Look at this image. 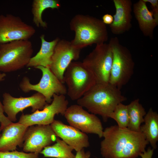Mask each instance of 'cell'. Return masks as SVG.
<instances>
[{
    "mask_svg": "<svg viewBox=\"0 0 158 158\" xmlns=\"http://www.w3.org/2000/svg\"><path fill=\"white\" fill-rule=\"evenodd\" d=\"M103 137L100 151L104 158H137L149 144L140 132L116 125L106 128Z\"/></svg>",
    "mask_w": 158,
    "mask_h": 158,
    "instance_id": "cell-1",
    "label": "cell"
},
{
    "mask_svg": "<svg viewBox=\"0 0 158 158\" xmlns=\"http://www.w3.org/2000/svg\"><path fill=\"white\" fill-rule=\"evenodd\" d=\"M126 100L117 87L109 83H97L77 102L92 114L101 116L106 122L116 106Z\"/></svg>",
    "mask_w": 158,
    "mask_h": 158,
    "instance_id": "cell-2",
    "label": "cell"
},
{
    "mask_svg": "<svg viewBox=\"0 0 158 158\" xmlns=\"http://www.w3.org/2000/svg\"><path fill=\"white\" fill-rule=\"evenodd\" d=\"M71 30L75 33L71 41L74 47L81 49L93 44L104 43L108 39L107 28L102 20L89 15L78 14L70 21Z\"/></svg>",
    "mask_w": 158,
    "mask_h": 158,
    "instance_id": "cell-3",
    "label": "cell"
},
{
    "mask_svg": "<svg viewBox=\"0 0 158 158\" xmlns=\"http://www.w3.org/2000/svg\"><path fill=\"white\" fill-rule=\"evenodd\" d=\"M109 43L113 56L109 83L120 89L133 75L134 62L130 51L121 44L117 37H111Z\"/></svg>",
    "mask_w": 158,
    "mask_h": 158,
    "instance_id": "cell-4",
    "label": "cell"
},
{
    "mask_svg": "<svg viewBox=\"0 0 158 158\" xmlns=\"http://www.w3.org/2000/svg\"><path fill=\"white\" fill-rule=\"evenodd\" d=\"M33 51L32 44L29 40L0 44V71L11 72L26 66Z\"/></svg>",
    "mask_w": 158,
    "mask_h": 158,
    "instance_id": "cell-5",
    "label": "cell"
},
{
    "mask_svg": "<svg viewBox=\"0 0 158 158\" xmlns=\"http://www.w3.org/2000/svg\"><path fill=\"white\" fill-rule=\"evenodd\" d=\"M67 86V94L72 100H77L97 83L92 72L80 61H72L64 75Z\"/></svg>",
    "mask_w": 158,
    "mask_h": 158,
    "instance_id": "cell-6",
    "label": "cell"
},
{
    "mask_svg": "<svg viewBox=\"0 0 158 158\" xmlns=\"http://www.w3.org/2000/svg\"><path fill=\"white\" fill-rule=\"evenodd\" d=\"M113 53L109 43L96 45L82 62L94 75L97 83H109Z\"/></svg>",
    "mask_w": 158,
    "mask_h": 158,
    "instance_id": "cell-7",
    "label": "cell"
},
{
    "mask_svg": "<svg viewBox=\"0 0 158 158\" xmlns=\"http://www.w3.org/2000/svg\"><path fill=\"white\" fill-rule=\"evenodd\" d=\"M40 70L42 75L39 82L36 84H31L29 79L24 77L19 84V87L23 92L27 93L35 91L42 95L47 103H51L54 95L67 94V89L61 82L52 72L49 67L39 66L35 68Z\"/></svg>",
    "mask_w": 158,
    "mask_h": 158,
    "instance_id": "cell-8",
    "label": "cell"
},
{
    "mask_svg": "<svg viewBox=\"0 0 158 158\" xmlns=\"http://www.w3.org/2000/svg\"><path fill=\"white\" fill-rule=\"evenodd\" d=\"M68 102L64 95H54L50 104H47L41 110L31 114H23L18 122L27 127L34 125H50L56 115H63L68 107Z\"/></svg>",
    "mask_w": 158,
    "mask_h": 158,
    "instance_id": "cell-9",
    "label": "cell"
},
{
    "mask_svg": "<svg viewBox=\"0 0 158 158\" xmlns=\"http://www.w3.org/2000/svg\"><path fill=\"white\" fill-rule=\"evenodd\" d=\"M70 125L85 133L94 134L103 137V128L100 119L95 115L74 104L68 107L63 115Z\"/></svg>",
    "mask_w": 158,
    "mask_h": 158,
    "instance_id": "cell-10",
    "label": "cell"
},
{
    "mask_svg": "<svg viewBox=\"0 0 158 158\" xmlns=\"http://www.w3.org/2000/svg\"><path fill=\"white\" fill-rule=\"evenodd\" d=\"M35 28L19 17L11 14L0 15V44L29 40L35 33Z\"/></svg>",
    "mask_w": 158,
    "mask_h": 158,
    "instance_id": "cell-11",
    "label": "cell"
},
{
    "mask_svg": "<svg viewBox=\"0 0 158 158\" xmlns=\"http://www.w3.org/2000/svg\"><path fill=\"white\" fill-rule=\"evenodd\" d=\"M2 97L4 111L12 122L16 121L17 114L25 109L31 107V111L33 113L42 110L47 104L44 97L38 92L30 97H14L5 92L3 93Z\"/></svg>",
    "mask_w": 158,
    "mask_h": 158,
    "instance_id": "cell-12",
    "label": "cell"
},
{
    "mask_svg": "<svg viewBox=\"0 0 158 158\" xmlns=\"http://www.w3.org/2000/svg\"><path fill=\"white\" fill-rule=\"evenodd\" d=\"M81 49L72 45L71 41L59 40L55 47L49 68L52 72L62 83L64 73L73 60L80 57Z\"/></svg>",
    "mask_w": 158,
    "mask_h": 158,
    "instance_id": "cell-13",
    "label": "cell"
},
{
    "mask_svg": "<svg viewBox=\"0 0 158 158\" xmlns=\"http://www.w3.org/2000/svg\"><path fill=\"white\" fill-rule=\"evenodd\" d=\"M57 137L50 125L30 126L25 134L23 150L39 154L45 147L55 142Z\"/></svg>",
    "mask_w": 158,
    "mask_h": 158,
    "instance_id": "cell-14",
    "label": "cell"
},
{
    "mask_svg": "<svg viewBox=\"0 0 158 158\" xmlns=\"http://www.w3.org/2000/svg\"><path fill=\"white\" fill-rule=\"evenodd\" d=\"M50 125L57 136L76 152L89 146L87 135L78 129L58 120H54Z\"/></svg>",
    "mask_w": 158,
    "mask_h": 158,
    "instance_id": "cell-15",
    "label": "cell"
},
{
    "mask_svg": "<svg viewBox=\"0 0 158 158\" xmlns=\"http://www.w3.org/2000/svg\"><path fill=\"white\" fill-rule=\"evenodd\" d=\"M116 9L113 23L109 25L112 33L122 34L132 27V3L130 0H113Z\"/></svg>",
    "mask_w": 158,
    "mask_h": 158,
    "instance_id": "cell-16",
    "label": "cell"
},
{
    "mask_svg": "<svg viewBox=\"0 0 158 158\" xmlns=\"http://www.w3.org/2000/svg\"><path fill=\"white\" fill-rule=\"evenodd\" d=\"M28 127L13 122L4 129L0 138V151L15 150L22 147L25 133Z\"/></svg>",
    "mask_w": 158,
    "mask_h": 158,
    "instance_id": "cell-17",
    "label": "cell"
},
{
    "mask_svg": "<svg viewBox=\"0 0 158 158\" xmlns=\"http://www.w3.org/2000/svg\"><path fill=\"white\" fill-rule=\"evenodd\" d=\"M133 11L140 30L145 36L152 38L154 30L158 25V19L148 9L146 3L140 0L133 5Z\"/></svg>",
    "mask_w": 158,
    "mask_h": 158,
    "instance_id": "cell-18",
    "label": "cell"
},
{
    "mask_svg": "<svg viewBox=\"0 0 158 158\" xmlns=\"http://www.w3.org/2000/svg\"><path fill=\"white\" fill-rule=\"evenodd\" d=\"M40 39L41 42L40 49L34 56L31 57L27 67L35 68L39 66L50 67L55 47L60 39L57 37L48 42L45 39L44 35L40 36Z\"/></svg>",
    "mask_w": 158,
    "mask_h": 158,
    "instance_id": "cell-19",
    "label": "cell"
},
{
    "mask_svg": "<svg viewBox=\"0 0 158 158\" xmlns=\"http://www.w3.org/2000/svg\"><path fill=\"white\" fill-rule=\"evenodd\" d=\"M144 124L140 126V132L145 136L154 150L158 140V114L150 108L144 117Z\"/></svg>",
    "mask_w": 158,
    "mask_h": 158,
    "instance_id": "cell-20",
    "label": "cell"
},
{
    "mask_svg": "<svg viewBox=\"0 0 158 158\" xmlns=\"http://www.w3.org/2000/svg\"><path fill=\"white\" fill-rule=\"evenodd\" d=\"M128 123L127 128L132 131L139 132L141 124L144 122L146 113L139 99L132 101L127 105Z\"/></svg>",
    "mask_w": 158,
    "mask_h": 158,
    "instance_id": "cell-21",
    "label": "cell"
},
{
    "mask_svg": "<svg viewBox=\"0 0 158 158\" xmlns=\"http://www.w3.org/2000/svg\"><path fill=\"white\" fill-rule=\"evenodd\" d=\"M61 5L58 0H34L32 4L33 21L37 27H47V24L42 19V13L46 9L59 8Z\"/></svg>",
    "mask_w": 158,
    "mask_h": 158,
    "instance_id": "cell-22",
    "label": "cell"
},
{
    "mask_svg": "<svg viewBox=\"0 0 158 158\" xmlns=\"http://www.w3.org/2000/svg\"><path fill=\"white\" fill-rule=\"evenodd\" d=\"M56 142L45 147L41 151L44 157L55 158H75L73 148L62 140L57 138Z\"/></svg>",
    "mask_w": 158,
    "mask_h": 158,
    "instance_id": "cell-23",
    "label": "cell"
},
{
    "mask_svg": "<svg viewBox=\"0 0 158 158\" xmlns=\"http://www.w3.org/2000/svg\"><path fill=\"white\" fill-rule=\"evenodd\" d=\"M110 118L116 121L119 128H127L129 121L127 105L122 103L119 104L115 107Z\"/></svg>",
    "mask_w": 158,
    "mask_h": 158,
    "instance_id": "cell-24",
    "label": "cell"
},
{
    "mask_svg": "<svg viewBox=\"0 0 158 158\" xmlns=\"http://www.w3.org/2000/svg\"><path fill=\"white\" fill-rule=\"evenodd\" d=\"M39 154L35 153H27L16 150L0 151V158H39Z\"/></svg>",
    "mask_w": 158,
    "mask_h": 158,
    "instance_id": "cell-25",
    "label": "cell"
},
{
    "mask_svg": "<svg viewBox=\"0 0 158 158\" xmlns=\"http://www.w3.org/2000/svg\"><path fill=\"white\" fill-rule=\"evenodd\" d=\"M4 112L3 105L0 99V131L12 122L5 115Z\"/></svg>",
    "mask_w": 158,
    "mask_h": 158,
    "instance_id": "cell-26",
    "label": "cell"
},
{
    "mask_svg": "<svg viewBox=\"0 0 158 158\" xmlns=\"http://www.w3.org/2000/svg\"><path fill=\"white\" fill-rule=\"evenodd\" d=\"M146 2H149L151 4L152 9L151 11L153 13L154 17L158 19V0H143Z\"/></svg>",
    "mask_w": 158,
    "mask_h": 158,
    "instance_id": "cell-27",
    "label": "cell"
},
{
    "mask_svg": "<svg viewBox=\"0 0 158 158\" xmlns=\"http://www.w3.org/2000/svg\"><path fill=\"white\" fill-rule=\"evenodd\" d=\"M90 156L91 153L89 151L85 152L83 149L76 152L75 158H90Z\"/></svg>",
    "mask_w": 158,
    "mask_h": 158,
    "instance_id": "cell-28",
    "label": "cell"
},
{
    "mask_svg": "<svg viewBox=\"0 0 158 158\" xmlns=\"http://www.w3.org/2000/svg\"><path fill=\"white\" fill-rule=\"evenodd\" d=\"M102 21L105 25H110L113 22L114 18L111 15L108 13L104 15L102 17Z\"/></svg>",
    "mask_w": 158,
    "mask_h": 158,
    "instance_id": "cell-29",
    "label": "cell"
},
{
    "mask_svg": "<svg viewBox=\"0 0 158 158\" xmlns=\"http://www.w3.org/2000/svg\"><path fill=\"white\" fill-rule=\"evenodd\" d=\"M154 149L149 147L147 151H145L140 154V156L142 158H152L154 153Z\"/></svg>",
    "mask_w": 158,
    "mask_h": 158,
    "instance_id": "cell-30",
    "label": "cell"
},
{
    "mask_svg": "<svg viewBox=\"0 0 158 158\" xmlns=\"http://www.w3.org/2000/svg\"><path fill=\"white\" fill-rule=\"evenodd\" d=\"M6 76V74L4 73H0V82L4 81Z\"/></svg>",
    "mask_w": 158,
    "mask_h": 158,
    "instance_id": "cell-31",
    "label": "cell"
},
{
    "mask_svg": "<svg viewBox=\"0 0 158 158\" xmlns=\"http://www.w3.org/2000/svg\"><path fill=\"white\" fill-rule=\"evenodd\" d=\"M1 134H0V138L1 136Z\"/></svg>",
    "mask_w": 158,
    "mask_h": 158,
    "instance_id": "cell-32",
    "label": "cell"
}]
</instances>
